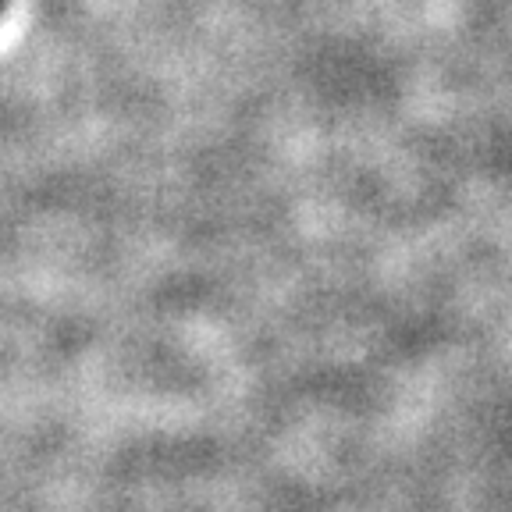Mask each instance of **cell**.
<instances>
[{"mask_svg":"<svg viewBox=\"0 0 512 512\" xmlns=\"http://www.w3.org/2000/svg\"><path fill=\"white\" fill-rule=\"evenodd\" d=\"M0 4H4V0H0Z\"/></svg>","mask_w":512,"mask_h":512,"instance_id":"obj_1","label":"cell"}]
</instances>
